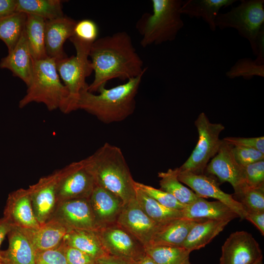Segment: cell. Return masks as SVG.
Segmentation results:
<instances>
[{"mask_svg":"<svg viewBox=\"0 0 264 264\" xmlns=\"http://www.w3.org/2000/svg\"><path fill=\"white\" fill-rule=\"evenodd\" d=\"M235 199L242 204L247 213L264 212V186L248 187Z\"/></svg>","mask_w":264,"mask_h":264,"instance_id":"cell-35","label":"cell"},{"mask_svg":"<svg viewBox=\"0 0 264 264\" xmlns=\"http://www.w3.org/2000/svg\"><path fill=\"white\" fill-rule=\"evenodd\" d=\"M17 0H0V18L16 12Z\"/></svg>","mask_w":264,"mask_h":264,"instance_id":"cell-45","label":"cell"},{"mask_svg":"<svg viewBox=\"0 0 264 264\" xmlns=\"http://www.w3.org/2000/svg\"><path fill=\"white\" fill-rule=\"evenodd\" d=\"M232 152L237 162L242 167L264 160V154L255 149L232 146Z\"/></svg>","mask_w":264,"mask_h":264,"instance_id":"cell-38","label":"cell"},{"mask_svg":"<svg viewBox=\"0 0 264 264\" xmlns=\"http://www.w3.org/2000/svg\"><path fill=\"white\" fill-rule=\"evenodd\" d=\"M85 159L96 185L118 196L124 204L135 198L136 181L120 148L105 143Z\"/></svg>","mask_w":264,"mask_h":264,"instance_id":"cell-3","label":"cell"},{"mask_svg":"<svg viewBox=\"0 0 264 264\" xmlns=\"http://www.w3.org/2000/svg\"><path fill=\"white\" fill-rule=\"evenodd\" d=\"M51 218L59 220L69 230L99 229L87 198L72 199L58 203Z\"/></svg>","mask_w":264,"mask_h":264,"instance_id":"cell-15","label":"cell"},{"mask_svg":"<svg viewBox=\"0 0 264 264\" xmlns=\"http://www.w3.org/2000/svg\"><path fill=\"white\" fill-rule=\"evenodd\" d=\"M97 232L108 255L136 262L146 255L144 246L116 222L101 227Z\"/></svg>","mask_w":264,"mask_h":264,"instance_id":"cell-10","label":"cell"},{"mask_svg":"<svg viewBox=\"0 0 264 264\" xmlns=\"http://www.w3.org/2000/svg\"><path fill=\"white\" fill-rule=\"evenodd\" d=\"M195 125L198 133V143L189 157L178 168L179 172L203 174L209 160L220 148V134L225 128L220 123L210 122L204 112L199 114Z\"/></svg>","mask_w":264,"mask_h":264,"instance_id":"cell-8","label":"cell"},{"mask_svg":"<svg viewBox=\"0 0 264 264\" xmlns=\"http://www.w3.org/2000/svg\"><path fill=\"white\" fill-rule=\"evenodd\" d=\"M232 147V146L222 140L218 153L208 164L205 170L208 174L216 176L221 182L229 183L237 198L249 186L246 182L244 168L234 158Z\"/></svg>","mask_w":264,"mask_h":264,"instance_id":"cell-11","label":"cell"},{"mask_svg":"<svg viewBox=\"0 0 264 264\" xmlns=\"http://www.w3.org/2000/svg\"><path fill=\"white\" fill-rule=\"evenodd\" d=\"M36 264H67L62 243L55 248L37 252Z\"/></svg>","mask_w":264,"mask_h":264,"instance_id":"cell-40","label":"cell"},{"mask_svg":"<svg viewBox=\"0 0 264 264\" xmlns=\"http://www.w3.org/2000/svg\"><path fill=\"white\" fill-rule=\"evenodd\" d=\"M89 57L94 78L88 90L92 93L112 79L128 81L145 74L147 69L130 35L124 31L98 38L91 47Z\"/></svg>","mask_w":264,"mask_h":264,"instance_id":"cell-1","label":"cell"},{"mask_svg":"<svg viewBox=\"0 0 264 264\" xmlns=\"http://www.w3.org/2000/svg\"><path fill=\"white\" fill-rule=\"evenodd\" d=\"M182 212L184 217L194 219L231 221L239 218L237 213L224 203L218 200L209 201L200 197L186 205Z\"/></svg>","mask_w":264,"mask_h":264,"instance_id":"cell-24","label":"cell"},{"mask_svg":"<svg viewBox=\"0 0 264 264\" xmlns=\"http://www.w3.org/2000/svg\"><path fill=\"white\" fill-rule=\"evenodd\" d=\"M204 220L182 217L159 225L149 246H181L193 226Z\"/></svg>","mask_w":264,"mask_h":264,"instance_id":"cell-21","label":"cell"},{"mask_svg":"<svg viewBox=\"0 0 264 264\" xmlns=\"http://www.w3.org/2000/svg\"><path fill=\"white\" fill-rule=\"evenodd\" d=\"M144 74L110 88L102 87L98 94L82 90L76 110H82L105 124L123 121L132 115L136 107V96Z\"/></svg>","mask_w":264,"mask_h":264,"instance_id":"cell-2","label":"cell"},{"mask_svg":"<svg viewBox=\"0 0 264 264\" xmlns=\"http://www.w3.org/2000/svg\"><path fill=\"white\" fill-rule=\"evenodd\" d=\"M178 168L159 172L158 176L160 178L159 181L160 189L172 195L181 203L189 204L199 197L178 180Z\"/></svg>","mask_w":264,"mask_h":264,"instance_id":"cell-30","label":"cell"},{"mask_svg":"<svg viewBox=\"0 0 264 264\" xmlns=\"http://www.w3.org/2000/svg\"><path fill=\"white\" fill-rule=\"evenodd\" d=\"M234 147H242L256 149L264 154V137H226L222 139Z\"/></svg>","mask_w":264,"mask_h":264,"instance_id":"cell-42","label":"cell"},{"mask_svg":"<svg viewBox=\"0 0 264 264\" xmlns=\"http://www.w3.org/2000/svg\"><path fill=\"white\" fill-rule=\"evenodd\" d=\"M59 170L40 178L27 188L35 215L40 224L49 220L58 204L57 191Z\"/></svg>","mask_w":264,"mask_h":264,"instance_id":"cell-13","label":"cell"},{"mask_svg":"<svg viewBox=\"0 0 264 264\" xmlns=\"http://www.w3.org/2000/svg\"><path fill=\"white\" fill-rule=\"evenodd\" d=\"M7 236L8 248L1 251L2 261L7 264H36V251L21 228L13 226Z\"/></svg>","mask_w":264,"mask_h":264,"instance_id":"cell-22","label":"cell"},{"mask_svg":"<svg viewBox=\"0 0 264 264\" xmlns=\"http://www.w3.org/2000/svg\"><path fill=\"white\" fill-rule=\"evenodd\" d=\"M216 28H233L247 39L253 54L256 55L257 43L264 32V0H242L241 3L226 13H219L215 20Z\"/></svg>","mask_w":264,"mask_h":264,"instance_id":"cell-6","label":"cell"},{"mask_svg":"<svg viewBox=\"0 0 264 264\" xmlns=\"http://www.w3.org/2000/svg\"><path fill=\"white\" fill-rule=\"evenodd\" d=\"M27 14L15 12L0 18V39L6 44L8 52L16 46L24 30Z\"/></svg>","mask_w":264,"mask_h":264,"instance_id":"cell-32","label":"cell"},{"mask_svg":"<svg viewBox=\"0 0 264 264\" xmlns=\"http://www.w3.org/2000/svg\"><path fill=\"white\" fill-rule=\"evenodd\" d=\"M68 92L62 83L56 67V60L47 57L34 61L31 80L19 107L36 102L44 104L47 110L59 109L64 113Z\"/></svg>","mask_w":264,"mask_h":264,"instance_id":"cell-5","label":"cell"},{"mask_svg":"<svg viewBox=\"0 0 264 264\" xmlns=\"http://www.w3.org/2000/svg\"><path fill=\"white\" fill-rule=\"evenodd\" d=\"M88 199L99 229L116 223L124 205L118 196L97 185Z\"/></svg>","mask_w":264,"mask_h":264,"instance_id":"cell-19","label":"cell"},{"mask_svg":"<svg viewBox=\"0 0 264 264\" xmlns=\"http://www.w3.org/2000/svg\"><path fill=\"white\" fill-rule=\"evenodd\" d=\"M245 219L252 223L264 235V212L247 213Z\"/></svg>","mask_w":264,"mask_h":264,"instance_id":"cell-44","label":"cell"},{"mask_svg":"<svg viewBox=\"0 0 264 264\" xmlns=\"http://www.w3.org/2000/svg\"><path fill=\"white\" fill-rule=\"evenodd\" d=\"M137 264H157L153 259L146 254L140 260L137 261Z\"/></svg>","mask_w":264,"mask_h":264,"instance_id":"cell-47","label":"cell"},{"mask_svg":"<svg viewBox=\"0 0 264 264\" xmlns=\"http://www.w3.org/2000/svg\"><path fill=\"white\" fill-rule=\"evenodd\" d=\"M135 199L143 211L158 225L184 217L182 211L170 209L161 205L136 186Z\"/></svg>","mask_w":264,"mask_h":264,"instance_id":"cell-29","label":"cell"},{"mask_svg":"<svg viewBox=\"0 0 264 264\" xmlns=\"http://www.w3.org/2000/svg\"><path fill=\"white\" fill-rule=\"evenodd\" d=\"M145 250L157 264H191V252L181 246H149Z\"/></svg>","mask_w":264,"mask_h":264,"instance_id":"cell-33","label":"cell"},{"mask_svg":"<svg viewBox=\"0 0 264 264\" xmlns=\"http://www.w3.org/2000/svg\"><path fill=\"white\" fill-rule=\"evenodd\" d=\"M133 260L110 255L104 256L96 261V264H137Z\"/></svg>","mask_w":264,"mask_h":264,"instance_id":"cell-43","label":"cell"},{"mask_svg":"<svg viewBox=\"0 0 264 264\" xmlns=\"http://www.w3.org/2000/svg\"><path fill=\"white\" fill-rule=\"evenodd\" d=\"M34 62L24 30L14 48L1 60L0 67L10 70L14 76L20 78L27 87L31 80Z\"/></svg>","mask_w":264,"mask_h":264,"instance_id":"cell-20","label":"cell"},{"mask_svg":"<svg viewBox=\"0 0 264 264\" xmlns=\"http://www.w3.org/2000/svg\"><path fill=\"white\" fill-rule=\"evenodd\" d=\"M73 44L76 50L75 55L56 61L57 71L68 92L64 113L76 110L81 91L88 86L86 78L93 71L88 59L91 46L77 43Z\"/></svg>","mask_w":264,"mask_h":264,"instance_id":"cell-7","label":"cell"},{"mask_svg":"<svg viewBox=\"0 0 264 264\" xmlns=\"http://www.w3.org/2000/svg\"><path fill=\"white\" fill-rule=\"evenodd\" d=\"M236 0H186L182 1L180 9L181 14L193 18H202L211 30H216L215 20L222 7H228Z\"/></svg>","mask_w":264,"mask_h":264,"instance_id":"cell-25","label":"cell"},{"mask_svg":"<svg viewBox=\"0 0 264 264\" xmlns=\"http://www.w3.org/2000/svg\"><path fill=\"white\" fill-rule=\"evenodd\" d=\"M3 217L13 226L21 229H36L40 226L33 209L28 189L20 188L8 195Z\"/></svg>","mask_w":264,"mask_h":264,"instance_id":"cell-17","label":"cell"},{"mask_svg":"<svg viewBox=\"0 0 264 264\" xmlns=\"http://www.w3.org/2000/svg\"><path fill=\"white\" fill-rule=\"evenodd\" d=\"M254 264H263V257L259 259Z\"/></svg>","mask_w":264,"mask_h":264,"instance_id":"cell-48","label":"cell"},{"mask_svg":"<svg viewBox=\"0 0 264 264\" xmlns=\"http://www.w3.org/2000/svg\"><path fill=\"white\" fill-rule=\"evenodd\" d=\"M116 223L134 236L145 247L150 245L159 225L143 211L135 198L124 204Z\"/></svg>","mask_w":264,"mask_h":264,"instance_id":"cell-16","label":"cell"},{"mask_svg":"<svg viewBox=\"0 0 264 264\" xmlns=\"http://www.w3.org/2000/svg\"><path fill=\"white\" fill-rule=\"evenodd\" d=\"M13 226L4 217L0 219V247L4 238L12 228ZM2 260L0 250V261Z\"/></svg>","mask_w":264,"mask_h":264,"instance_id":"cell-46","label":"cell"},{"mask_svg":"<svg viewBox=\"0 0 264 264\" xmlns=\"http://www.w3.org/2000/svg\"><path fill=\"white\" fill-rule=\"evenodd\" d=\"M99 28L95 22L90 19L76 21L72 36L69 39L71 42L78 43L92 46L98 39Z\"/></svg>","mask_w":264,"mask_h":264,"instance_id":"cell-34","label":"cell"},{"mask_svg":"<svg viewBox=\"0 0 264 264\" xmlns=\"http://www.w3.org/2000/svg\"><path fill=\"white\" fill-rule=\"evenodd\" d=\"M229 78L242 77L250 79L254 76L264 77V65H260L255 60L245 58L238 60L226 73Z\"/></svg>","mask_w":264,"mask_h":264,"instance_id":"cell-36","label":"cell"},{"mask_svg":"<svg viewBox=\"0 0 264 264\" xmlns=\"http://www.w3.org/2000/svg\"><path fill=\"white\" fill-rule=\"evenodd\" d=\"M178 179L181 183L190 187L198 197L216 199L230 208L241 220L245 219L247 213L242 204L232 195L222 191L218 182L211 176L204 174L179 172Z\"/></svg>","mask_w":264,"mask_h":264,"instance_id":"cell-14","label":"cell"},{"mask_svg":"<svg viewBox=\"0 0 264 264\" xmlns=\"http://www.w3.org/2000/svg\"><path fill=\"white\" fill-rule=\"evenodd\" d=\"M0 264H7L5 263V262H4L3 261L1 260L0 261Z\"/></svg>","mask_w":264,"mask_h":264,"instance_id":"cell-49","label":"cell"},{"mask_svg":"<svg viewBox=\"0 0 264 264\" xmlns=\"http://www.w3.org/2000/svg\"><path fill=\"white\" fill-rule=\"evenodd\" d=\"M263 256L259 243L249 233H231L221 247L219 264H254Z\"/></svg>","mask_w":264,"mask_h":264,"instance_id":"cell-12","label":"cell"},{"mask_svg":"<svg viewBox=\"0 0 264 264\" xmlns=\"http://www.w3.org/2000/svg\"><path fill=\"white\" fill-rule=\"evenodd\" d=\"M58 203L67 200L88 198L96 186L86 159L73 162L59 170Z\"/></svg>","mask_w":264,"mask_h":264,"instance_id":"cell-9","label":"cell"},{"mask_svg":"<svg viewBox=\"0 0 264 264\" xmlns=\"http://www.w3.org/2000/svg\"><path fill=\"white\" fill-rule=\"evenodd\" d=\"M76 22L74 20L65 15L57 19L45 20L44 44L48 57L58 61L67 57L63 45L72 36Z\"/></svg>","mask_w":264,"mask_h":264,"instance_id":"cell-18","label":"cell"},{"mask_svg":"<svg viewBox=\"0 0 264 264\" xmlns=\"http://www.w3.org/2000/svg\"><path fill=\"white\" fill-rule=\"evenodd\" d=\"M181 0H152L153 13H144L135 27L141 36L140 44L146 47L173 41L184 26L180 9Z\"/></svg>","mask_w":264,"mask_h":264,"instance_id":"cell-4","label":"cell"},{"mask_svg":"<svg viewBox=\"0 0 264 264\" xmlns=\"http://www.w3.org/2000/svg\"><path fill=\"white\" fill-rule=\"evenodd\" d=\"M62 245L67 264H96V260L87 253L67 245L63 242Z\"/></svg>","mask_w":264,"mask_h":264,"instance_id":"cell-41","label":"cell"},{"mask_svg":"<svg viewBox=\"0 0 264 264\" xmlns=\"http://www.w3.org/2000/svg\"><path fill=\"white\" fill-rule=\"evenodd\" d=\"M33 245L36 252L59 246L70 230L59 220L51 218L36 229H22Z\"/></svg>","mask_w":264,"mask_h":264,"instance_id":"cell-23","label":"cell"},{"mask_svg":"<svg viewBox=\"0 0 264 264\" xmlns=\"http://www.w3.org/2000/svg\"><path fill=\"white\" fill-rule=\"evenodd\" d=\"M45 23V20L42 17L27 14L24 32L34 61L43 60L48 57L44 44Z\"/></svg>","mask_w":264,"mask_h":264,"instance_id":"cell-28","label":"cell"},{"mask_svg":"<svg viewBox=\"0 0 264 264\" xmlns=\"http://www.w3.org/2000/svg\"><path fill=\"white\" fill-rule=\"evenodd\" d=\"M135 185L148 196L167 208L182 211L186 206L172 195L160 189L137 182H135Z\"/></svg>","mask_w":264,"mask_h":264,"instance_id":"cell-37","label":"cell"},{"mask_svg":"<svg viewBox=\"0 0 264 264\" xmlns=\"http://www.w3.org/2000/svg\"><path fill=\"white\" fill-rule=\"evenodd\" d=\"M63 243L90 255L96 261L108 255L97 231L71 229L65 235Z\"/></svg>","mask_w":264,"mask_h":264,"instance_id":"cell-27","label":"cell"},{"mask_svg":"<svg viewBox=\"0 0 264 264\" xmlns=\"http://www.w3.org/2000/svg\"><path fill=\"white\" fill-rule=\"evenodd\" d=\"M230 221L206 220L195 224L181 247L190 252L204 247L223 231Z\"/></svg>","mask_w":264,"mask_h":264,"instance_id":"cell-26","label":"cell"},{"mask_svg":"<svg viewBox=\"0 0 264 264\" xmlns=\"http://www.w3.org/2000/svg\"><path fill=\"white\" fill-rule=\"evenodd\" d=\"M60 0H17L16 12L42 17L45 20L64 16Z\"/></svg>","mask_w":264,"mask_h":264,"instance_id":"cell-31","label":"cell"},{"mask_svg":"<svg viewBox=\"0 0 264 264\" xmlns=\"http://www.w3.org/2000/svg\"><path fill=\"white\" fill-rule=\"evenodd\" d=\"M243 168L246 182L249 187L264 186V160L249 164Z\"/></svg>","mask_w":264,"mask_h":264,"instance_id":"cell-39","label":"cell"}]
</instances>
